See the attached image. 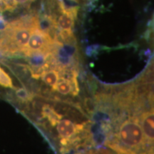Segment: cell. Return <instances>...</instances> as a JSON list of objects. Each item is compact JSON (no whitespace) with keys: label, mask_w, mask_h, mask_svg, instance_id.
Here are the masks:
<instances>
[{"label":"cell","mask_w":154,"mask_h":154,"mask_svg":"<svg viewBox=\"0 0 154 154\" xmlns=\"http://www.w3.org/2000/svg\"><path fill=\"white\" fill-rule=\"evenodd\" d=\"M106 145L118 154H153V146L146 141L137 115L121 122L116 132L106 140Z\"/></svg>","instance_id":"6da1fadb"},{"label":"cell","mask_w":154,"mask_h":154,"mask_svg":"<svg viewBox=\"0 0 154 154\" xmlns=\"http://www.w3.org/2000/svg\"><path fill=\"white\" fill-rule=\"evenodd\" d=\"M40 26L38 17L30 14L7 23L0 31V54L13 56L23 54L31 33Z\"/></svg>","instance_id":"7a4b0ae2"},{"label":"cell","mask_w":154,"mask_h":154,"mask_svg":"<svg viewBox=\"0 0 154 154\" xmlns=\"http://www.w3.org/2000/svg\"><path fill=\"white\" fill-rule=\"evenodd\" d=\"M55 41L51 38L49 34L42 30L41 26L34 28L29 38L23 54L29 57L36 54H49L55 49Z\"/></svg>","instance_id":"3957f363"},{"label":"cell","mask_w":154,"mask_h":154,"mask_svg":"<svg viewBox=\"0 0 154 154\" xmlns=\"http://www.w3.org/2000/svg\"><path fill=\"white\" fill-rule=\"evenodd\" d=\"M153 108L140 116V124L146 141L151 146H153Z\"/></svg>","instance_id":"277c9868"},{"label":"cell","mask_w":154,"mask_h":154,"mask_svg":"<svg viewBox=\"0 0 154 154\" xmlns=\"http://www.w3.org/2000/svg\"><path fill=\"white\" fill-rule=\"evenodd\" d=\"M61 15L57 21V29L59 30L72 31L77 15L66 11H60Z\"/></svg>","instance_id":"5b68a950"},{"label":"cell","mask_w":154,"mask_h":154,"mask_svg":"<svg viewBox=\"0 0 154 154\" xmlns=\"http://www.w3.org/2000/svg\"><path fill=\"white\" fill-rule=\"evenodd\" d=\"M34 0H0V12L13 11L21 6H28Z\"/></svg>","instance_id":"8992f818"},{"label":"cell","mask_w":154,"mask_h":154,"mask_svg":"<svg viewBox=\"0 0 154 154\" xmlns=\"http://www.w3.org/2000/svg\"><path fill=\"white\" fill-rule=\"evenodd\" d=\"M59 71L57 69H47L42 73L41 76L45 84L54 88L59 79Z\"/></svg>","instance_id":"52a82bcc"},{"label":"cell","mask_w":154,"mask_h":154,"mask_svg":"<svg viewBox=\"0 0 154 154\" xmlns=\"http://www.w3.org/2000/svg\"><path fill=\"white\" fill-rule=\"evenodd\" d=\"M54 88L63 95H67V94H72V86L70 79L64 78V77L59 78Z\"/></svg>","instance_id":"ba28073f"},{"label":"cell","mask_w":154,"mask_h":154,"mask_svg":"<svg viewBox=\"0 0 154 154\" xmlns=\"http://www.w3.org/2000/svg\"><path fill=\"white\" fill-rule=\"evenodd\" d=\"M42 110H43L44 117L47 118L51 126L57 125L58 121L61 119V116L56 112L49 106H44Z\"/></svg>","instance_id":"9c48e42d"},{"label":"cell","mask_w":154,"mask_h":154,"mask_svg":"<svg viewBox=\"0 0 154 154\" xmlns=\"http://www.w3.org/2000/svg\"><path fill=\"white\" fill-rule=\"evenodd\" d=\"M0 86L5 88H14L11 77L2 69L0 70Z\"/></svg>","instance_id":"30bf717a"},{"label":"cell","mask_w":154,"mask_h":154,"mask_svg":"<svg viewBox=\"0 0 154 154\" xmlns=\"http://www.w3.org/2000/svg\"><path fill=\"white\" fill-rule=\"evenodd\" d=\"M15 94H16L17 99L20 100L22 102H24V103L30 101L32 99L30 94L29 93L27 90L24 88H20L17 89L16 92H15Z\"/></svg>","instance_id":"8fae6325"},{"label":"cell","mask_w":154,"mask_h":154,"mask_svg":"<svg viewBox=\"0 0 154 154\" xmlns=\"http://www.w3.org/2000/svg\"><path fill=\"white\" fill-rule=\"evenodd\" d=\"M76 154H113L110 151L105 149H97V150H90L88 151L84 152V153H78Z\"/></svg>","instance_id":"7c38bea8"},{"label":"cell","mask_w":154,"mask_h":154,"mask_svg":"<svg viewBox=\"0 0 154 154\" xmlns=\"http://www.w3.org/2000/svg\"><path fill=\"white\" fill-rule=\"evenodd\" d=\"M6 25H7V22H5V20L3 18V17L0 14V31L2 30L6 26Z\"/></svg>","instance_id":"4fadbf2b"},{"label":"cell","mask_w":154,"mask_h":154,"mask_svg":"<svg viewBox=\"0 0 154 154\" xmlns=\"http://www.w3.org/2000/svg\"><path fill=\"white\" fill-rule=\"evenodd\" d=\"M1 69H2V68H1V67H0V70H1Z\"/></svg>","instance_id":"5bb4252c"}]
</instances>
